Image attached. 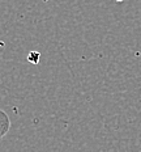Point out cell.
I'll use <instances>...</instances> for the list:
<instances>
[{
	"mask_svg": "<svg viewBox=\"0 0 141 152\" xmlns=\"http://www.w3.org/2000/svg\"><path fill=\"white\" fill-rule=\"evenodd\" d=\"M9 127H11L9 117L3 110H0V138H3L9 131Z\"/></svg>",
	"mask_w": 141,
	"mask_h": 152,
	"instance_id": "obj_1",
	"label": "cell"
}]
</instances>
